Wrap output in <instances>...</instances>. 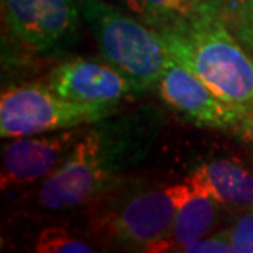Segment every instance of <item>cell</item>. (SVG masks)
<instances>
[{
  "instance_id": "cell-5",
  "label": "cell",
  "mask_w": 253,
  "mask_h": 253,
  "mask_svg": "<svg viewBox=\"0 0 253 253\" xmlns=\"http://www.w3.org/2000/svg\"><path fill=\"white\" fill-rule=\"evenodd\" d=\"M115 114V109L73 102L61 97L48 84H22L0 97V136L40 135L97 122Z\"/></svg>"
},
{
  "instance_id": "cell-7",
  "label": "cell",
  "mask_w": 253,
  "mask_h": 253,
  "mask_svg": "<svg viewBox=\"0 0 253 253\" xmlns=\"http://www.w3.org/2000/svg\"><path fill=\"white\" fill-rule=\"evenodd\" d=\"M85 126L8 138L2 146V191L42 183L69 158Z\"/></svg>"
},
{
  "instance_id": "cell-2",
  "label": "cell",
  "mask_w": 253,
  "mask_h": 253,
  "mask_svg": "<svg viewBox=\"0 0 253 253\" xmlns=\"http://www.w3.org/2000/svg\"><path fill=\"white\" fill-rule=\"evenodd\" d=\"M158 35L169 58L186 66L217 95L235 107H252L253 58L209 7Z\"/></svg>"
},
{
  "instance_id": "cell-3",
  "label": "cell",
  "mask_w": 253,
  "mask_h": 253,
  "mask_svg": "<svg viewBox=\"0 0 253 253\" xmlns=\"http://www.w3.org/2000/svg\"><path fill=\"white\" fill-rule=\"evenodd\" d=\"M87 209L94 245L158 253L173 227L176 204L169 184L151 186L125 176Z\"/></svg>"
},
{
  "instance_id": "cell-14",
  "label": "cell",
  "mask_w": 253,
  "mask_h": 253,
  "mask_svg": "<svg viewBox=\"0 0 253 253\" xmlns=\"http://www.w3.org/2000/svg\"><path fill=\"white\" fill-rule=\"evenodd\" d=\"M94 247L92 242L79 239L59 225L43 229L33 242L37 253H90L95 252Z\"/></svg>"
},
{
  "instance_id": "cell-1",
  "label": "cell",
  "mask_w": 253,
  "mask_h": 253,
  "mask_svg": "<svg viewBox=\"0 0 253 253\" xmlns=\"http://www.w3.org/2000/svg\"><path fill=\"white\" fill-rule=\"evenodd\" d=\"M112 115L85 126L69 158L40 183V209L61 214L89 207L151 153L165 124L158 107Z\"/></svg>"
},
{
  "instance_id": "cell-12",
  "label": "cell",
  "mask_w": 253,
  "mask_h": 253,
  "mask_svg": "<svg viewBox=\"0 0 253 253\" xmlns=\"http://www.w3.org/2000/svg\"><path fill=\"white\" fill-rule=\"evenodd\" d=\"M131 15L156 32L201 12L204 0H120Z\"/></svg>"
},
{
  "instance_id": "cell-9",
  "label": "cell",
  "mask_w": 253,
  "mask_h": 253,
  "mask_svg": "<svg viewBox=\"0 0 253 253\" xmlns=\"http://www.w3.org/2000/svg\"><path fill=\"white\" fill-rule=\"evenodd\" d=\"M46 84L73 102L109 109L136 95L128 78L105 59L71 58L49 73Z\"/></svg>"
},
{
  "instance_id": "cell-6",
  "label": "cell",
  "mask_w": 253,
  "mask_h": 253,
  "mask_svg": "<svg viewBox=\"0 0 253 253\" xmlns=\"http://www.w3.org/2000/svg\"><path fill=\"white\" fill-rule=\"evenodd\" d=\"M2 17L18 44L49 54L76 42L83 15L79 0H2Z\"/></svg>"
},
{
  "instance_id": "cell-13",
  "label": "cell",
  "mask_w": 253,
  "mask_h": 253,
  "mask_svg": "<svg viewBox=\"0 0 253 253\" xmlns=\"http://www.w3.org/2000/svg\"><path fill=\"white\" fill-rule=\"evenodd\" d=\"M204 5L253 53V0H204Z\"/></svg>"
},
{
  "instance_id": "cell-17",
  "label": "cell",
  "mask_w": 253,
  "mask_h": 253,
  "mask_svg": "<svg viewBox=\"0 0 253 253\" xmlns=\"http://www.w3.org/2000/svg\"><path fill=\"white\" fill-rule=\"evenodd\" d=\"M234 133L240 143L253 146V105L247 110L240 122L234 126Z\"/></svg>"
},
{
  "instance_id": "cell-11",
  "label": "cell",
  "mask_w": 253,
  "mask_h": 253,
  "mask_svg": "<svg viewBox=\"0 0 253 253\" xmlns=\"http://www.w3.org/2000/svg\"><path fill=\"white\" fill-rule=\"evenodd\" d=\"M225 211L240 214L253 209V168L237 158L207 160L188 174Z\"/></svg>"
},
{
  "instance_id": "cell-16",
  "label": "cell",
  "mask_w": 253,
  "mask_h": 253,
  "mask_svg": "<svg viewBox=\"0 0 253 253\" xmlns=\"http://www.w3.org/2000/svg\"><path fill=\"white\" fill-rule=\"evenodd\" d=\"M184 253H234V247L227 230H222L192 242L184 249Z\"/></svg>"
},
{
  "instance_id": "cell-4",
  "label": "cell",
  "mask_w": 253,
  "mask_h": 253,
  "mask_svg": "<svg viewBox=\"0 0 253 253\" xmlns=\"http://www.w3.org/2000/svg\"><path fill=\"white\" fill-rule=\"evenodd\" d=\"M79 8L102 59L128 78L136 95L156 87L171 59L158 32L107 0H79Z\"/></svg>"
},
{
  "instance_id": "cell-10",
  "label": "cell",
  "mask_w": 253,
  "mask_h": 253,
  "mask_svg": "<svg viewBox=\"0 0 253 253\" xmlns=\"http://www.w3.org/2000/svg\"><path fill=\"white\" fill-rule=\"evenodd\" d=\"M169 189L176 204L174 222L168 239L161 244L158 253L184 252L192 242L209 235L219 224L220 212L225 211L191 176L169 184Z\"/></svg>"
},
{
  "instance_id": "cell-8",
  "label": "cell",
  "mask_w": 253,
  "mask_h": 253,
  "mask_svg": "<svg viewBox=\"0 0 253 253\" xmlns=\"http://www.w3.org/2000/svg\"><path fill=\"white\" fill-rule=\"evenodd\" d=\"M156 89L166 105L204 128H234L247 112L217 95L204 81L174 59H169Z\"/></svg>"
},
{
  "instance_id": "cell-15",
  "label": "cell",
  "mask_w": 253,
  "mask_h": 253,
  "mask_svg": "<svg viewBox=\"0 0 253 253\" xmlns=\"http://www.w3.org/2000/svg\"><path fill=\"white\" fill-rule=\"evenodd\" d=\"M234 253H253V209L240 212L227 229Z\"/></svg>"
}]
</instances>
